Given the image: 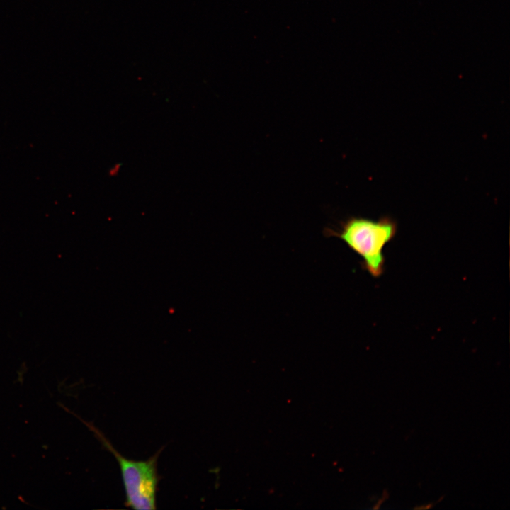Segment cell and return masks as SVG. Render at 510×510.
<instances>
[{
  "mask_svg": "<svg viewBox=\"0 0 510 510\" xmlns=\"http://www.w3.org/2000/svg\"><path fill=\"white\" fill-rule=\"evenodd\" d=\"M397 223L390 217L378 220L352 217L343 222L339 230L327 229L325 233L337 237L362 259L361 266L373 278L385 271L383 249L395 236Z\"/></svg>",
  "mask_w": 510,
  "mask_h": 510,
  "instance_id": "1",
  "label": "cell"
},
{
  "mask_svg": "<svg viewBox=\"0 0 510 510\" xmlns=\"http://www.w3.org/2000/svg\"><path fill=\"white\" fill-rule=\"evenodd\" d=\"M95 432L118 463L125 493V505L138 510L156 509L159 483L157 460L161 450L145 460L128 459L117 451L98 431Z\"/></svg>",
  "mask_w": 510,
  "mask_h": 510,
  "instance_id": "2",
  "label": "cell"
}]
</instances>
